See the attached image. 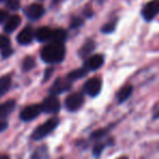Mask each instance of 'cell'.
Segmentation results:
<instances>
[{"mask_svg": "<svg viewBox=\"0 0 159 159\" xmlns=\"http://www.w3.org/2000/svg\"><path fill=\"white\" fill-rule=\"evenodd\" d=\"M71 86H72V82H70L68 79H57L55 81L52 85H51L50 89H49V93L51 95H59V94H62L64 92H68L71 89Z\"/></svg>", "mask_w": 159, "mask_h": 159, "instance_id": "cell-6", "label": "cell"}, {"mask_svg": "<svg viewBox=\"0 0 159 159\" xmlns=\"http://www.w3.org/2000/svg\"><path fill=\"white\" fill-rule=\"evenodd\" d=\"M104 64V56L102 55H94L89 57L84 63V68L87 71H95L99 69Z\"/></svg>", "mask_w": 159, "mask_h": 159, "instance_id": "cell-10", "label": "cell"}, {"mask_svg": "<svg viewBox=\"0 0 159 159\" xmlns=\"http://www.w3.org/2000/svg\"><path fill=\"white\" fill-rule=\"evenodd\" d=\"M10 38L6 35H0V50H5L7 48H10Z\"/></svg>", "mask_w": 159, "mask_h": 159, "instance_id": "cell-21", "label": "cell"}, {"mask_svg": "<svg viewBox=\"0 0 159 159\" xmlns=\"http://www.w3.org/2000/svg\"><path fill=\"white\" fill-rule=\"evenodd\" d=\"M95 47H96L95 42L92 39H89L79 50V56L81 58H89L91 56V53L94 51Z\"/></svg>", "mask_w": 159, "mask_h": 159, "instance_id": "cell-15", "label": "cell"}, {"mask_svg": "<svg viewBox=\"0 0 159 159\" xmlns=\"http://www.w3.org/2000/svg\"><path fill=\"white\" fill-rule=\"evenodd\" d=\"M6 0H0V2H5Z\"/></svg>", "mask_w": 159, "mask_h": 159, "instance_id": "cell-34", "label": "cell"}, {"mask_svg": "<svg viewBox=\"0 0 159 159\" xmlns=\"http://www.w3.org/2000/svg\"><path fill=\"white\" fill-rule=\"evenodd\" d=\"M6 3L10 10L16 11L20 9V0H6Z\"/></svg>", "mask_w": 159, "mask_h": 159, "instance_id": "cell-22", "label": "cell"}, {"mask_svg": "<svg viewBox=\"0 0 159 159\" xmlns=\"http://www.w3.org/2000/svg\"><path fill=\"white\" fill-rule=\"evenodd\" d=\"M51 35H52V30L49 29V27H47V26L39 27L35 33V37L37 38V40L40 43L50 42Z\"/></svg>", "mask_w": 159, "mask_h": 159, "instance_id": "cell-13", "label": "cell"}, {"mask_svg": "<svg viewBox=\"0 0 159 159\" xmlns=\"http://www.w3.org/2000/svg\"><path fill=\"white\" fill-rule=\"evenodd\" d=\"M119 159H128V157H125V156H123V157H120Z\"/></svg>", "mask_w": 159, "mask_h": 159, "instance_id": "cell-33", "label": "cell"}, {"mask_svg": "<svg viewBox=\"0 0 159 159\" xmlns=\"http://www.w3.org/2000/svg\"><path fill=\"white\" fill-rule=\"evenodd\" d=\"M8 20V12L3 9H0V23H3Z\"/></svg>", "mask_w": 159, "mask_h": 159, "instance_id": "cell-28", "label": "cell"}, {"mask_svg": "<svg viewBox=\"0 0 159 159\" xmlns=\"http://www.w3.org/2000/svg\"><path fill=\"white\" fill-rule=\"evenodd\" d=\"M102 80L98 79V77H92V79L87 80L85 82L84 86H83V89L84 92L91 97H96L98 94L102 91Z\"/></svg>", "mask_w": 159, "mask_h": 159, "instance_id": "cell-4", "label": "cell"}, {"mask_svg": "<svg viewBox=\"0 0 159 159\" xmlns=\"http://www.w3.org/2000/svg\"><path fill=\"white\" fill-rule=\"evenodd\" d=\"M42 112V108L40 105H30V106L25 107L20 113V118L23 121H32L35 118H37L39 116V113Z\"/></svg>", "mask_w": 159, "mask_h": 159, "instance_id": "cell-8", "label": "cell"}, {"mask_svg": "<svg viewBox=\"0 0 159 159\" xmlns=\"http://www.w3.org/2000/svg\"><path fill=\"white\" fill-rule=\"evenodd\" d=\"M8 128V122L6 120H0V132H3Z\"/></svg>", "mask_w": 159, "mask_h": 159, "instance_id": "cell-30", "label": "cell"}, {"mask_svg": "<svg viewBox=\"0 0 159 159\" xmlns=\"http://www.w3.org/2000/svg\"><path fill=\"white\" fill-rule=\"evenodd\" d=\"M35 66H36L35 59H34L33 57H31V56H29V57H25L24 60H23L22 69L24 72H29V71H31Z\"/></svg>", "mask_w": 159, "mask_h": 159, "instance_id": "cell-20", "label": "cell"}, {"mask_svg": "<svg viewBox=\"0 0 159 159\" xmlns=\"http://www.w3.org/2000/svg\"><path fill=\"white\" fill-rule=\"evenodd\" d=\"M34 36H35V34H34L33 29L31 26H26L19 33L16 40L20 45H29L34 39Z\"/></svg>", "mask_w": 159, "mask_h": 159, "instance_id": "cell-11", "label": "cell"}, {"mask_svg": "<svg viewBox=\"0 0 159 159\" xmlns=\"http://www.w3.org/2000/svg\"><path fill=\"white\" fill-rule=\"evenodd\" d=\"M59 124V119L58 118H51V119L45 121L43 124H40L39 126L34 130L33 134H32V139L38 141L42 139L44 137H46L47 135H49Z\"/></svg>", "mask_w": 159, "mask_h": 159, "instance_id": "cell-2", "label": "cell"}, {"mask_svg": "<svg viewBox=\"0 0 159 159\" xmlns=\"http://www.w3.org/2000/svg\"><path fill=\"white\" fill-rule=\"evenodd\" d=\"M12 52H13V50H12L11 47H10V48L5 49V50H1V55H2V57H3V58L10 57V56L12 55Z\"/></svg>", "mask_w": 159, "mask_h": 159, "instance_id": "cell-29", "label": "cell"}, {"mask_svg": "<svg viewBox=\"0 0 159 159\" xmlns=\"http://www.w3.org/2000/svg\"><path fill=\"white\" fill-rule=\"evenodd\" d=\"M53 2H58V0H53Z\"/></svg>", "mask_w": 159, "mask_h": 159, "instance_id": "cell-35", "label": "cell"}, {"mask_svg": "<svg viewBox=\"0 0 159 159\" xmlns=\"http://www.w3.org/2000/svg\"><path fill=\"white\" fill-rule=\"evenodd\" d=\"M43 112L46 113H57L60 110V102L57 98V96L50 95L48 97H46L43 102V104L40 105Z\"/></svg>", "mask_w": 159, "mask_h": 159, "instance_id": "cell-5", "label": "cell"}, {"mask_svg": "<svg viewBox=\"0 0 159 159\" xmlns=\"http://www.w3.org/2000/svg\"><path fill=\"white\" fill-rule=\"evenodd\" d=\"M115 29H116V21H112V22H109L107 24H105L102 26V31L104 33H111V32L115 31Z\"/></svg>", "mask_w": 159, "mask_h": 159, "instance_id": "cell-23", "label": "cell"}, {"mask_svg": "<svg viewBox=\"0 0 159 159\" xmlns=\"http://www.w3.org/2000/svg\"><path fill=\"white\" fill-rule=\"evenodd\" d=\"M107 129H100V130H97V131H95V132L92 134V136H91V139H99L100 137H102L105 134L107 133Z\"/></svg>", "mask_w": 159, "mask_h": 159, "instance_id": "cell-24", "label": "cell"}, {"mask_svg": "<svg viewBox=\"0 0 159 159\" xmlns=\"http://www.w3.org/2000/svg\"><path fill=\"white\" fill-rule=\"evenodd\" d=\"M16 108V100L10 99L0 105V120H6Z\"/></svg>", "mask_w": 159, "mask_h": 159, "instance_id": "cell-12", "label": "cell"}, {"mask_svg": "<svg viewBox=\"0 0 159 159\" xmlns=\"http://www.w3.org/2000/svg\"><path fill=\"white\" fill-rule=\"evenodd\" d=\"M133 92V86L132 85H124V86H122L121 89H120V91L118 92L117 94V99L119 102H125V100L129 99V97L131 96V94H132Z\"/></svg>", "mask_w": 159, "mask_h": 159, "instance_id": "cell-16", "label": "cell"}, {"mask_svg": "<svg viewBox=\"0 0 159 159\" xmlns=\"http://www.w3.org/2000/svg\"><path fill=\"white\" fill-rule=\"evenodd\" d=\"M42 154H46V147L37 148V150H36V152L33 154L32 158H33V159H43V155Z\"/></svg>", "mask_w": 159, "mask_h": 159, "instance_id": "cell-26", "label": "cell"}, {"mask_svg": "<svg viewBox=\"0 0 159 159\" xmlns=\"http://www.w3.org/2000/svg\"><path fill=\"white\" fill-rule=\"evenodd\" d=\"M53 69H47L46 72H45V76H44V81H47V80L50 77V75L52 74Z\"/></svg>", "mask_w": 159, "mask_h": 159, "instance_id": "cell-31", "label": "cell"}, {"mask_svg": "<svg viewBox=\"0 0 159 159\" xmlns=\"http://www.w3.org/2000/svg\"><path fill=\"white\" fill-rule=\"evenodd\" d=\"M40 57L47 63H60L66 57V47L63 43L50 42L42 49Z\"/></svg>", "mask_w": 159, "mask_h": 159, "instance_id": "cell-1", "label": "cell"}, {"mask_svg": "<svg viewBox=\"0 0 159 159\" xmlns=\"http://www.w3.org/2000/svg\"><path fill=\"white\" fill-rule=\"evenodd\" d=\"M66 32L64 30L57 29L52 30V35H51V40L50 42H56V43H63L66 39Z\"/></svg>", "mask_w": 159, "mask_h": 159, "instance_id": "cell-19", "label": "cell"}, {"mask_svg": "<svg viewBox=\"0 0 159 159\" xmlns=\"http://www.w3.org/2000/svg\"><path fill=\"white\" fill-rule=\"evenodd\" d=\"M104 148H105V145H104V144H102V143L96 144V145L94 146V149H93L94 156H95V157L100 156V154H102V149H104Z\"/></svg>", "mask_w": 159, "mask_h": 159, "instance_id": "cell-25", "label": "cell"}, {"mask_svg": "<svg viewBox=\"0 0 159 159\" xmlns=\"http://www.w3.org/2000/svg\"><path fill=\"white\" fill-rule=\"evenodd\" d=\"M0 159H10L8 155H0Z\"/></svg>", "mask_w": 159, "mask_h": 159, "instance_id": "cell-32", "label": "cell"}, {"mask_svg": "<svg viewBox=\"0 0 159 159\" xmlns=\"http://www.w3.org/2000/svg\"><path fill=\"white\" fill-rule=\"evenodd\" d=\"M84 104V95L82 93H73L70 94L64 100V106L68 110L75 111L82 107Z\"/></svg>", "mask_w": 159, "mask_h": 159, "instance_id": "cell-3", "label": "cell"}, {"mask_svg": "<svg viewBox=\"0 0 159 159\" xmlns=\"http://www.w3.org/2000/svg\"><path fill=\"white\" fill-rule=\"evenodd\" d=\"M159 13V0H152L142 9V16L146 21H152Z\"/></svg>", "mask_w": 159, "mask_h": 159, "instance_id": "cell-7", "label": "cell"}, {"mask_svg": "<svg viewBox=\"0 0 159 159\" xmlns=\"http://www.w3.org/2000/svg\"><path fill=\"white\" fill-rule=\"evenodd\" d=\"M24 13L30 20L36 21V20H39L45 14V9L39 3H32V5L27 6V7L25 8Z\"/></svg>", "mask_w": 159, "mask_h": 159, "instance_id": "cell-9", "label": "cell"}, {"mask_svg": "<svg viewBox=\"0 0 159 159\" xmlns=\"http://www.w3.org/2000/svg\"><path fill=\"white\" fill-rule=\"evenodd\" d=\"M21 24V18L19 16H12L10 18H8V20L6 21L5 24V31L7 33H12L19 27V25Z\"/></svg>", "mask_w": 159, "mask_h": 159, "instance_id": "cell-14", "label": "cell"}, {"mask_svg": "<svg viewBox=\"0 0 159 159\" xmlns=\"http://www.w3.org/2000/svg\"><path fill=\"white\" fill-rule=\"evenodd\" d=\"M83 24V20H81L80 18H75L73 19L72 23H71V27L72 29H76V27H79L80 25H82Z\"/></svg>", "mask_w": 159, "mask_h": 159, "instance_id": "cell-27", "label": "cell"}, {"mask_svg": "<svg viewBox=\"0 0 159 159\" xmlns=\"http://www.w3.org/2000/svg\"><path fill=\"white\" fill-rule=\"evenodd\" d=\"M11 87V76L3 75L0 77V97L3 96Z\"/></svg>", "mask_w": 159, "mask_h": 159, "instance_id": "cell-17", "label": "cell"}, {"mask_svg": "<svg viewBox=\"0 0 159 159\" xmlns=\"http://www.w3.org/2000/svg\"><path fill=\"white\" fill-rule=\"evenodd\" d=\"M87 72H89V71L83 66V68L76 69V70L70 72L68 75H66V79H68L70 82H72V81H76V80H80V79H82V77H84L85 75L87 74Z\"/></svg>", "mask_w": 159, "mask_h": 159, "instance_id": "cell-18", "label": "cell"}]
</instances>
